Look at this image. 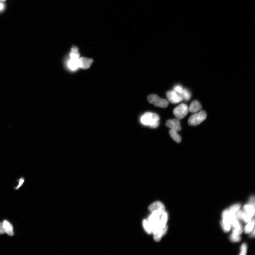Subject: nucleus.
<instances>
[{"instance_id": "obj_2", "label": "nucleus", "mask_w": 255, "mask_h": 255, "mask_svg": "<svg viewBox=\"0 0 255 255\" xmlns=\"http://www.w3.org/2000/svg\"><path fill=\"white\" fill-rule=\"evenodd\" d=\"M207 114L204 111H200L194 113L190 117L188 120L189 125L191 126H197L201 124L206 120L207 118Z\"/></svg>"}, {"instance_id": "obj_21", "label": "nucleus", "mask_w": 255, "mask_h": 255, "mask_svg": "<svg viewBox=\"0 0 255 255\" xmlns=\"http://www.w3.org/2000/svg\"><path fill=\"white\" fill-rule=\"evenodd\" d=\"M144 229L146 232L149 234H151L152 232L151 226L147 220H144L143 221Z\"/></svg>"}, {"instance_id": "obj_27", "label": "nucleus", "mask_w": 255, "mask_h": 255, "mask_svg": "<svg viewBox=\"0 0 255 255\" xmlns=\"http://www.w3.org/2000/svg\"><path fill=\"white\" fill-rule=\"evenodd\" d=\"M5 9V5L3 3L0 2V13L2 12Z\"/></svg>"}, {"instance_id": "obj_6", "label": "nucleus", "mask_w": 255, "mask_h": 255, "mask_svg": "<svg viewBox=\"0 0 255 255\" xmlns=\"http://www.w3.org/2000/svg\"><path fill=\"white\" fill-rule=\"evenodd\" d=\"M167 97L169 101L172 104H177L183 101L181 95L175 91H170L167 93Z\"/></svg>"}, {"instance_id": "obj_7", "label": "nucleus", "mask_w": 255, "mask_h": 255, "mask_svg": "<svg viewBox=\"0 0 255 255\" xmlns=\"http://www.w3.org/2000/svg\"><path fill=\"white\" fill-rule=\"evenodd\" d=\"M166 125L167 127L170 128V130L177 131L178 132L182 129L180 121L177 118L168 120Z\"/></svg>"}, {"instance_id": "obj_29", "label": "nucleus", "mask_w": 255, "mask_h": 255, "mask_svg": "<svg viewBox=\"0 0 255 255\" xmlns=\"http://www.w3.org/2000/svg\"><path fill=\"white\" fill-rule=\"evenodd\" d=\"M249 203L250 204L254 206H255V198L254 196H252L249 200Z\"/></svg>"}, {"instance_id": "obj_30", "label": "nucleus", "mask_w": 255, "mask_h": 255, "mask_svg": "<svg viewBox=\"0 0 255 255\" xmlns=\"http://www.w3.org/2000/svg\"><path fill=\"white\" fill-rule=\"evenodd\" d=\"M255 236V230L254 229H253V232L251 233V236L252 237H254Z\"/></svg>"}, {"instance_id": "obj_28", "label": "nucleus", "mask_w": 255, "mask_h": 255, "mask_svg": "<svg viewBox=\"0 0 255 255\" xmlns=\"http://www.w3.org/2000/svg\"><path fill=\"white\" fill-rule=\"evenodd\" d=\"M5 232L3 223H0V234H3Z\"/></svg>"}, {"instance_id": "obj_11", "label": "nucleus", "mask_w": 255, "mask_h": 255, "mask_svg": "<svg viewBox=\"0 0 255 255\" xmlns=\"http://www.w3.org/2000/svg\"><path fill=\"white\" fill-rule=\"evenodd\" d=\"M4 232L10 236L14 235L13 228L12 225L7 220H4L3 223Z\"/></svg>"}, {"instance_id": "obj_22", "label": "nucleus", "mask_w": 255, "mask_h": 255, "mask_svg": "<svg viewBox=\"0 0 255 255\" xmlns=\"http://www.w3.org/2000/svg\"><path fill=\"white\" fill-rule=\"evenodd\" d=\"M181 95L183 97V99L186 101H189L191 97L190 92L186 89H183Z\"/></svg>"}, {"instance_id": "obj_3", "label": "nucleus", "mask_w": 255, "mask_h": 255, "mask_svg": "<svg viewBox=\"0 0 255 255\" xmlns=\"http://www.w3.org/2000/svg\"><path fill=\"white\" fill-rule=\"evenodd\" d=\"M147 99L150 103L159 108H166L168 106L169 103L167 100L161 98L155 94L149 95Z\"/></svg>"}, {"instance_id": "obj_15", "label": "nucleus", "mask_w": 255, "mask_h": 255, "mask_svg": "<svg viewBox=\"0 0 255 255\" xmlns=\"http://www.w3.org/2000/svg\"><path fill=\"white\" fill-rule=\"evenodd\" d=\"M169 133H170L171 137L176 142H177L178 143H179L181 142V141H182V138H181L180 135L178 134L177 131L170 130Z\"/></svg>"}, {"instance_id": "obj_25", "label": "nucleus", "mask_w": 255, "mask_h": 255, "mask_svg": "<svg viewBox=\"0 0 255 255\" xmlns=\"http://www.w3.org/2000/svg\"><path fill=\"white\" fill-rule=\"evenodd\" d=\"M247 251V246L246 244H243L241 247V251L240 255H245Z\"/></svg>"}, {"instance_id": "obj_9", "label": "nucleus", "mask_w": 255, "mask_h": 255, "mask_svg": "<svg viewBox=\"0 0 255 255\" xmlns=\"http://www.w3.org/2000/svg\"><path fill=\"white\" fill-rule=\"evenodd\" d=\"M79 68L83 69H87L90 68L93 60L92 59L81 57L78 60Z\"/></svg>"}, {"instance_id": "obj_14", "label": "nucleus", "mask_w": 255, "mask_h": 255, "mask_svg": "<svg viewBox=\"0 0 255 255\" xmlns=\"http://www.w3.org/2000/svg\"><path fill=\"white\" fill-rule=\"evenodd\" d=\"M244 208L245 213L249 214L252 217L255 214L254 206L249 204H245Z\"/></svg>"}, {"instance_id": "obj_31", "label": "nucleus", "mask_w": 255, "mask_h": 255, "mask_svg": "<svg viewBox=\"0 0 255 255\" xmlns=\"http://www.w3.org/2000/svg\"><path fill=\"white\" fill-rule=\"evenodd\" d=\"M1 1H5V0H1Z\"/></svg>"}, {"instance_id": "obj_5", "label": "nucleus", "mask_w": 255, "mask_h": 255, "mask_svg": "<svg viewBox=\"0 0 255 255\" xmlns=\"http://www.w3.org/2000/svg\"><path fill=\"white\" fill-rule=\"evenodd\" d=\"M223 220L221 225L225 232H229L232 227L230 214L228 209L225 210L222 214Z\"/></svg>"}, {"instance_id": "obj_18", "label": "nucleus", "mask_w": 255, "mask_h": 255, "mask_svg": "<svg viewBox=\"0 0 255 255\" xmlns=\"http://www.w3.org/2000/svg\"><path fill=\"white\" fill-rule=\"evenodd\" d=\"M240 235V233L236 230L233 228L232 234L230 236V240L233 242L239 241L241 239Z\"/></svg>"}, {"instance_id": "obj_10", "label": "nucleus", "mask_w": 255, "mask_h": 255, "mask_svg": "<svg viewBox=\"0 0 255 255\" xmlns=\"http://www.w3.org/2000/svg\"><path fill=\"white\" fill-rule=\"evenodd\" d=\"M202 108L201 105L199 102L197 101H195L191 104L188 109L190 113H196L201 111Z\"/></svg>"}, {"instance_id": "obj_8", "label": "nucleus", "mask_w": 255, "mask_h": 255, "mask_svg": "<svg viewBox=\"0 0 255 255\" xmlns=\"http://www.w3.org/2000/svg\"><path fill=\"white\" fill-rule=\"evenodd\" d=\"M149 209L152 213L156 212L162 214L165 211V207L162 203L158 201L151 204L149 207Z\"/></svg>"}, {"instance_id": "obj_26", "label": "nucleus", "mask_w": 255, "mask_h": 255, "mask_svg": "<svg viewBox=\"0 0 255 255\" xmlns=\"http://www.w3.org/2000/svg\"><path fill=\"white\" fill-rule=\"evenodd\" d=\"M19 185L16 188V190L19 189V188L22 185L24 182V179L23 178H21L19 180Z\"/></svg>"}, {"instance_id": "obj_16", "label": "nucleus", "mask_w": 255, "mask_h": 255, "mask_svg": "<svg viewBox=\"0 0 255 255\" xmlns=\"http://www.w3.org/2000/svg\"><path fill=\"white\" fill-rule=\"evenodd\" d=\"M71 59L78 60L80 58V54L78 52V49L77 47H73L71 48V51L70 54Z\"/></svg>"}, {"instance_id": "obj_12", "label": "nucleus", "mask_w": 255, "mask_h": 255, "mask_svg": "<svg viewBox=\"0 0 255 255\" xmlns=\"http://www.w3.org/2000/svg\"><path fill=\"white\" fill-rule=\"evenodd\" d=\"M167 230V226H166L165 228H161L158 232L154 233V239L156 242L160 241L163 236L165 235Z\"/></svg>"}, {"instance_id": "obj_17", "label": "nucleus", "mask_w": 255, "mask_h": 255, "mask_svg": "<svg viewBox=\"0 0 255 255\" xmlns=\"http://www.w3.org/2000/svg\"><path fill=\"white\" fill-rule=\"evenodd\" d=\"M255 225V220L253 218L251 219L245 228V233H249L251 232L253 229Z\"/></svg>"}, {"instance_id": "obj_13", "label": "nucleus", "mask_w": 255, "mask_h": 255, "mask_svg": "<svg viewBox=\"0 0 255 255\" xmlns=\"http://www.w3.org/2000/svg\"><path fill=\"white\" fill-rule=\"evenodd\" d=\"M236 214L237 219H242L246 223H249L252 219V217L249 214L241 211H239Z\"/></svg>"}, {"instance_id": "obj_23", "label": "nucleus", "mask_w": 255, "mask_h": 255, "mask_svg": "<svg viewBox=\"0 0 255 255\" xmlns=\"http://www.w3.org/2000/svg\"><path fill=\"white\" fill-rule=\"evenodd\" d=\"M241 205L239 204H235L232 207H231L229 208V210L233 212L236 213L238 211H239Z\"/></svg>"}, {"instance_id": "obj_24", "label": "nucleus", "mask_w": 255, "mask_h": 255, "mask_svg": "<svg viewBox=\"0 0 255 255\" xmlns=\"http://www.w3.org/2000/svg\"><path fill=\"white\" fill-rule=\"evenodd\" d=\"M183 89L181 86L180 85H177L175 86V88H174V90L177 93L181 95L182 94Z\"/></svg>"}, {"instance_id": "obj_4", "label": "nucleus", "mask_w": 255, "mask_h": 255, "mask_svg": "<svg viewBox=\"0 0 255 255\" xmlns=\"http://www.w3.org/2000/svg\"><path fill=\"white\" fill-rule=\"evenodd\" d=\"M189 112L188 107L185 104H180L174 109V115L179 120H182L186 116Z\"/></svg>"}, {"instance_id": "obj_19", "label": "nucleus", "mask_w": 255, "mask_h": 255, "mask_svg": "<svg viewBox=\"0 0 255 255\" xmlns=\"http://www.w3.org/2000/svg\"><path fill=\"white\" fill-rule=\"evenodd\" d=\"M78 60L70 59L69 61L68 66L71 70L75 71L79 68Z\"/></svg>"}, {"instance_id": "obj_20", "label": "nucleus", "mask_w": 255, "mask_h": 255, "mask_svg": "<svg viewBox=\"0 0 255 255\" xmlns=\"http://www.w3.org/2000/svg\"><path fill=\"white\" fill-rule=\"evenodd\" d=\"M168 214L164 211L162 214L160 219V226L162 228H164L166 227L167 221L168 220Z\"/></svg>"}, {"instance_id": "obj_1", "label": "nucleus", "mask_w": 255, "mask_h": 255, "mask_svg": "<svg viewBox=\"0 0 255 255\" xmlns=\"http://www.w3.org/2000/svg\"><path fill=\"white\" fill-rule=\"evenodd\" d=\"M160 117L156 113L147 112L142 115L140 118V121L142 125L152 128L158 127Z\"/></svg>"}]
</instances>
